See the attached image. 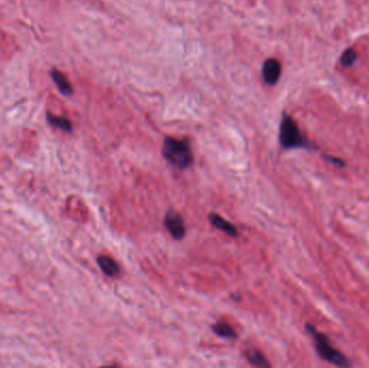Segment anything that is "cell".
I'll list each match as a JSON object with an SVG mask.
<instances>
[{
  "instance_id": "9",
  "label": "cell",
  "mask_w": 369,
  "mask_h": 368,
  "mask_svg": "<svg viewBox=\"0 0 369 368\" xmlns=\"http://www.w3.org/2000/svg\"><path fill=\"white\" fill-rule=\"evenodd\" d=\"M245 358L249 364L257 367H270V363L265 358V355L256 349H247L245 352Z\"/></svg>"
},
{
  "instance_id": "5",
  "label": "cell",
  "mask_w": 369,
  "mask_h": 368,
  "mask_svg": "<svg viewBox=\"0 0 369 368\" xmlns=\"http://www.w3.org/2000/svg\"><path fill=\"white\" fill-rule=\"evenodd\" d=\"M282 67L276 59L267 60L263 66V78L267 84L274 86L281 77Z\"/></svg>"
},
{
  "instance_id": "2",
  "label": "cell",
  "mask_w": 369,
  "mask_h": 368,
  "mask_svg": "<svg viewBox=\"0 0 369 368\" xmlns=\"http://www.w3.org/2000/svg\"><path fill=\"white\" fill-rule=\"evenodd\" d=\"M305 328L312 336V338H313L317 354H319L323 360L328 362L329 364L339 367H348L351 365V362L347 356L332 347L327 336H325L324 334L320 333L311 324H306Z\"/></svg>"
},
{
  "instance_id": "10",
  "label": "cell",
  "mask_w": 369,
  "mask_h": 368,
  "mask_svg": "<svg viewBox=\"0 0 369 368\" xmlns=\"http://www.w3.org/2000/svg\"><path fill=\"white\" fill-rule=\"evenodd\" d=\"M212 331L221 338L226 339H235L236 333L229 324L225 322H217L212 326Z\"/></svg>"
},
{
  "instance_id": "8",
  "label": "cell",
  "mask_w": 369,
  "mask_h": 368,
  "mask_svg": "<svg viewBox=\"0 0 369 368\" xmlns=\"http://www.w3.org/2000/svg\"><path fill=\"white\" fill-rule=\"evenodd\" d=\"M98 264L104 274L110 277H115L120 274V267L112 258L108 256H100L98 258Z\"/></svg>"
},
{
  "instance_id": "11",
  "label": "cell",
  "mask_w": 369,
  "mask_h": 368,
  "mask_svg": "<svg viewBox=\"0 0 369 368\" xmlns=\"http://www.w3.org/2000/svg\"><path fill=\"white\" fill-rule=\"evenodd\" d=\"M47 119L50 124H52L53 127L58 128L64 132H71L72 130V124L71 122L66 118L63 117H56L52 114H48Z\"/></svg>"
},
{
  "instance_id": "13",
  "label": "cell",
  "mask_w": 369,
  "mask_h": 368,
  "mask_svg": "<svg viewBox=\"0 0 369 368\" xmlns=\"http://www.w3.org/2000/svg\"><path fill=\"white\" fill-rule=\"evenodd\" d=\"M323 158H324V159H325L327 162L332 163V164H334V166H336V167H345L344 161L341 160V159H338V158H336V157H332V156H323Z\"/></svg>"
},
{
  "instance_id": "6",
  "label": "cell",
  "mask_w": 369,
  "mask_h": 368,
  "mask_svg": "<svg viewBox=\"0 0 369 368\" xmlns=\"http://www.w3.org/2000/svg\"><path fill=\"white\" fill-rule=\"evenodd\" d=\"M208 219H209V223L212 224L213 227L217 228L221 232H224V234H228L231 237H235L237 235V230H236L235 226L232 225L231 223L227 222V220L224 219L223 217H220L219 215L212 213L208 216Z\"/></svg>"
},
{
  "instance_id": "7",
  "label": "cell",
  "mask_w": 369,
  "mask_h": 368,
  "mask_svg": "<svg viewBox=\"0 0 369 368\" xmlns=\"http://www.w3.org/2000/svg\"><path fill=\"white\" fill-rule=\"evenodd\" d=\"M51 77H52L54 83L56 84V87H58L59 91L62 94L65 96H70L73 93V89L71 87V84L67 80V78L63 72L53 69L52 71H51Z\"/></svg>"
},
{
  "instance_id": "3",
  "label": "cell",
  "mask_w": 369,
  "mask_h": 368,
  "mask_svg": "<svg viewBox=\"0 0 369 368\" xmlns=\"http://www.w3.org/2000/svg\"><path fill=\"white\" fill-rule=\"evenodd\" d=\"M280 144L284 149H315L316 147L312 145L306 139L297 126V123L289 116H283L280 124Z\"/></svg>"
},
{
  "instance_id": "1",
  "label": "cell",
  "mask_w": 369,
  "mask_h": 368,
  "mask_svg": "<svg viewBox=\"0 0 369 368\" xmlns=\"http://www.w3.org/2000/svg\"><path fill=\"white\" fill-rule=\"evenodd\" d=\"M162 156L168 163L179 169L189 167L194 162L191 147L185 139H175L172 137L164 138Z\"/></svg>"
},
{
  "instance_id": "12",
  "label": "cell",
  "mask_w": 369,
  "mask_h": 368,
  "mask_svg": "<svg viewBox=\"0 0 369 368\" xmlns=\"http://www.w3.org/2000/svg\"><path fill=\"white\" fill-rule=\"evenodd\" d=\"M356 59H357V54L355 53V51L350 48L343 51V53L341 54V56H340V63L342 64V66L349 68V67L353 66Z\"/></svg>"
},
{
  "instance_id": "4",
  "label": "cell",
  "mask_w": 369,
  "mask_h": 368,
  "mask_svg": "<svg viewBox=\"0 0 369 368\" xmlns=\"http://www.w3.org/2000/svg\"><path fill=\"white\" fill-rule=\"evenodd\" d=\"M164 226H166L168 234L175 240H183L186 235V227L183 217L178 213L169 211L164 217Z\"/></svg>"
}]
</instances>
